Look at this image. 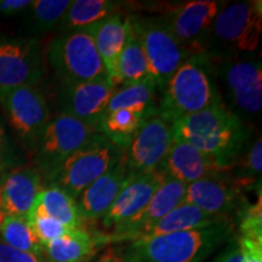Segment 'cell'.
Segmentation results:
<instances>
[{"label": "cell", "mask_w": 262, "mask_h": 262, "mask_svg": "<svg viewBox=\"0 0 262 262\" xmlns=\"http://www.w3.org/2000/svg\"><path fill=\"white\" fill-rule=\"evenodd\" d=\"M171 127L173 139L189 143L229 169L250 139L248 124L221 97L201 112L173 122Z\"/></svg>", "instance_id": "obj_1"}, {"label": "cell", "mask_w": 262, "mask_h": 262, "mask_svg": "<svg viewBox=\"0 0 262 262\" xmlns=\"http://www.w3.org/2000/svg\"><path fill=\"white\" fill-rule=\"evenodd\" d=\"M233 228L228 221L131 242L125 262H203L229 241Z\"/></svg>", "instance_id": "obj_2"}, {"label": "cell", "mask_w": 262, "mask_h": 262, "mask_svg": "<svg viewBox=\"0 0 262 262\" xmlns=\"http://www.w3.org/2000/svg\"><path fill=\"white\" fill-rule=\"evenodd\" d=\"M220 97L209 57L192 55L164 85L157 116L172 124L205 110Z\"/></svg>", "instance_id": "obj_3"}, {"label": "cell", "mask_w": 262, "mask_h": 262, "mask_svg": "<svg viewBox=\"0 0 262 262\" xmlns=\"http://www.w3.org/2000/svg\"><path fill=\"white\" fill-rule=\"evenodd\" d=\"M261 32L260 0L227 4L212 22L203 54L209 58H247L260 45Z\"/></svg>", "instance_id": "obj_4"}, {"label": "cell", "mask_w": 262, "mask_h": 262, "mask_svg": "<svg viewBox=\"0 0 262 262\" xmlns=\"http://www.w3.org/2000/svg\"><path fill=\"white\" fill-rule=\"evenodd\" d=\"M124 152L96 134L86 145L68 157L44 182L68 193L77 201L88 186L123 158Z\"/></svg>", "instance_id": "obj_5"}, {"label": "cell", "mask_w": 262, "mask_h": 262, "mask_svg": "<svg viewBox=\"0 0 262 262\" xmlns=\"http://www.w3.org/2000/svg\"><path fill=\"white\" fill-rule=\"evenodd\" d=\"M47 58L63 88L107 75L93 38L84 29L61 33L52 39Z\"/></svg>", "instance_id": "obj_6"}, {"label": "cell", "mask_w": 262, "mask_h": 262, "mask_svg": "<svg viewBox=\"0 0 262 262\" xmlns=\"http://www.w3.org/2000/svg\"><path fill=\"white\" fill-rule=\"evenodd\" d=\"M227 96L226 106L237 116L256 117L262 108V68L256 58H209Z\"/></svg>", "instance_id": "obj_7"}, {"label": "cell", "mask_w": 262, "mask_h": 262, "mask_svg": "<svg viewBox=\"0 0 262 262\" xmlns=\"http://www.w3.org/2000/svg\"><path fill=\"white\" fill-rule=\"evenodd\" d=\"M0 108L19 142L34 150L51 119L50 108L41 91L29 85L0 88Z\"/></svg>", "instance_id": "obj_8"}, {"label": "cell", "mask_w": 262, "mask_h": 262, "mask_svg": "<svg viewBox=\"0 0 262 262\" xmlns=\"http://www.w3.org/2000/svg\"><path fill=\"white\" fill-rule=\"evenodd\" d=\"M131 26L139 37L148 66L149 75L162 90L170 77L189 56L159 17H133Z\"/></svg>", "instance_id": "obj_9"}, {"label": "cell", "mask_w": 262, "mask_h": 262, "mask_svg": "<svg viewBox=\"0 0 262 262\" xmlns=\"http://www.w3.org/2000/svg\"><path fill=\"white\" fill-rule=\"evenodd\" d=\"M96 134L93 127L64 112L50 119L35 146L33 158L42 181Z\"/></svg>", "instance_id": "obj_10"}, {"label": "cell", "mask_w": 262, "mask_h": 262, "mask_svg": "<svg viewBox=\"0 0 262 262\" xmlns=\"http://www.w3.org/2000/svg\"><path fill=\"white\" fill-rule=\"evenodd\" d=\"M227 4L221 0L182 3L159 18L189 55L203 54V45L212 22Z\"/></svg>", "instance_id": "obj_11"}, {"label": "cell", "mask_w": 262, "mask_h": 262, "mask_svg": "<svg viewBox=\"0 0 262 262\" xmlns=\"http://www.w3.org/2000/svg\"><path fill=\"white\" fill-rule=\"evenodd\" d=\"M42 73L44 61L37 38L0 39V88L37 86Z\"/></svg>", "instance_id": "obj_12"}, {"label": "cell", "mask_w": 262, "mask_h": 262, "mask_svg": "<svg viewBox=\"0 0 262 262\" xmlns=\"http://www.w3.org/2000/svg\"><path fill=\"white\" fill-rule=\"evenodd\" d=\"M172 141L171 124L157 114L147 118L124 150L127 172L155 171L168 155Z\"/></svg>", "instance_id": "obj_13"}, {"label": "cell", "mask_w": 262, "mask_h": 262, "mask_svg": "<svg viewBox=\"0 0 262 262\" xmlns=\"http://www.w3.org/2000/svg\"><path fill=\"white\" fill-rule=\"evenodd\" d=\"M163 179L164 173L159 169L150 172L127 173L113 204L102 216L104 227L114 231L135 217L148 204Z\"/></svg>", "instance_id": "obj_14"}, {"label": "cell", "mask_w": 262, "mask_h": 262, "mask_svg": "<svg viewBox=\"0 0 262 262\" xmlns=\"http://www.w3.org/2000/svg\"><path fill=\"white\" fill-rule=\"evenodd\" d=\"M186 186L187 185L185 183L164 175L162 183L150 198L148 204L145 206V209L139 212L135 217L127 221L125 225L114 229L111 234H102L103 244L122 241L133 242L141 232L155 225L163 216H165L176 206L182 204Z\"/></svg>", "instance_id": "obj_15"}, {"label": "cell", "mask_w": 262, "mask_h": 262, "mask_svg": "<svg viewBox=\"0 0 262 262\" xmlns=\"http://www.w3.org/2000/svg\"><path fill=\"white\" fill-rule=\"evenodd\" d=\"M116 90L117 85L108 75L66 86L62 91V112L96 130Z\"/></svg>", "instance_id": "obj_16"}, {"label": "cell", "mask_w": 262, "mask_h": 262, "mask_svg": "<svg viewBox=\"0 0 262 262\" xmlns=\"http://www.w3.org/2000/svg\"><path fill=\"white\" fill-rule=\"evenodd\" d=\"M158 169L164 175L185 185L205 178L227 175L231 170L189 143L176 139Z\"/></svg>", "instance_id": "obj_17"}, {"label": "cell", "mask_w": 262, "mask_h": 262, "mask_svg": "<svg viewBox=\"0 0 262 262\" xmlns=\"http://www.w3.org/2000/svg\"><path fill=\"white\" fill-rule=\"evenodd\" d=\"M40 172L31 166H18L5 173L0 183V210L4 216L26 217L44 189Z\"/></svg>", "instance_id": "obj_18"}, {"label": "cell", "mask_w": 262, "mask_h": 262, "mask_svg": "<svg viewBox=\"0 0 262 262\" xmlns=\"http://www.w3.org/2000/svg\"><path fill=\"white\" fill-rule=\"evenodd\" d=\"M242 191L227 175L212 176L186 186L183 203L196 206L210 215L226 217L238 208Z\"/></svg>", "instance_id": "obj_19"}, {"label": "cell", "mask_w": 262, "mask_h": 262, "mask_svg": "<svg viewBox=\"0 0 262 262\" xmlns=\"http://www.w3.org/2000/svg\"><path fill=\"white\" fill-rule=\"evenodd\" d=\"M127 169L123 158L103 175L88 186L77 199L81 221H93L102 217L113 204L123 183L127 178Z\"/></svg>", "instance_id": "obj_20"}, {"label": "cell", "mask_w": 262, "mask_h": 262, "mask_svg": "<svg viewBox=\"0 0 262 262\" xmlns=\"http://www.w3.org/2000/svg\"><path fill=\"white\" fill-rule=\"evenodd\" d=\"M126 28L127 17H124L118 12L84 28V31L93 38L107 75L117 86L119 85L118 62L125 44Z\"/></svg>", "instance_id": "obj_21"}, {"label": "cell", "mask_w": 262, "mask_h": 262, "mask_svg": "<svg viewBox=\"0 0 262 262\" xmlns=\"http://www.w3.org/2000/svg\"><path fill=\"white\" fill-rule=\"evenodd\" d=\"M224 221H227L226 217L210 215L208 212L201 210L199 208H196V206L187 204V203H182V204H180L175 209H172L171 211L168 212L165 216H163L155 225H152L143 232H141L134 241L155 238L159 237V235L175 233V232L202 228L206 227V226L220 224V222Z\"/></svg>", "instance_id": "obj_22"}, {"label": "cell", "mask_w": 262, "mask_h": 262, "mask_svg": "<svg viewBox=\"0 0 262 262\" xmlns=\"http://www.w3.org/2000/svg\"><path fill=\"white\" fill-rule=\"evenodd\" d=\"M100 245H103L101 235H94L84 228L71 229L44 245V258L48 262H84Z\"/></svg>", "instance_id": "obj_23"}, {"label": "cell", "mask_w": 262, "mask_h": 262, "mask_svg": "<svg viewBox=\"0 0 262 262\" xmlns=\"http://www.w3.org/2000/svg\"><path fill=\"white\" fill-rule=\"evenodd\" d=\"M152 116L133 110H118L104 113L96 131L118 149L125 150L147 118Z\"/></svg>", "instance_id": "obj_24"}, {"label": "cell", "mask_w": 262, "mask_h": 262, "mask_svg": "<svg viewBox=\"0 0 262 262\" xmlns=\"http://www.w3.org/2000/svg\"><path fill=\"white\" fill-rule=\"evenodd\" d=\"M32 209L50 216L70 229L81 228L83 221H81L77 201L72 198L68 193L55 186L44 187L38 194Z\"/></svg>", "instance_id": "obj_25"}, {"label": "cell", "mask_w": 262, "mask_h": 262, "mask_svg": "<svg viewBox=\"0 0 262 262\" xmlns=\"http://www.w3.org/2000/svg\"><path fill=\"white\" fill-rule=\"evenodd\" d=\"M118 8L119 5L111 0H74L66 10L57 28L61 33L80 31L117 14Z\"/></svg>", "instance_id": "obj_26"}, {"label": "cell", "mask_w": 262, "mask_h": 262, "mask_svg": "<svg viewBox=\"0 0 262 262\" xmlns=\"http://www.w3.org/2000/svg\"><path fill=\"white\" fill-rule=\"evenodd\" d=\"M157 91L158 88L152 77L135 84L124 85L117 89L111 98L106 113L118 110H133L149 116L157 114Z\"/></svg>", "instance_id": "obj_27"}, {"label": "cell", "mask_w": 262, "mask_h": 262, "mask_svg": "<svg viewBox=\"0 0 262 262\" xmlns=\"http://www.w3.org/2000/svg\"><path fill=\"white\" fill-rule=\"evenodd\" d=\"M149 77L148 66L139 37L131 26L127 16V28L125 44L118 62V78L119 84L129 85L145 80Z\"/></svg>", "instance_id": "obj_28"}, {"label": "cell", "mask_w": 262, "mask_h": 262, "mask_svg": "<svg viewBox=\"0 0 262 262\" xmlns=\"http://www.w3.org/2000/svg\"><path fill=\"white\" fill-rule=\"evenodd\" d=\"M71 2L68 0H34L24 12V27L27 37L42 34L56 28Z\"/></svg>", "instance_id": "obj_29"}, {"label": "cell", "mask_w": 262, "mask_h": 262, "mask_svg": "<svg viewBox=\"0 0 262 262\" xmlns=\"http://www.w3.org/2000/svg\"><path fill=\"white\" fill-rule=\"evenodd\" d=\"M0 237L11 248L44 257V245L33 232L26 217L4 216L0 225Z\"/></svg>", "instance_id": "obj_30"}, {"label": "cell", "mask_w": 262, "mask_h": 262, "mask_svg": "<svg viewBox=\"0 0 262 262\" xmlns=\"http://www.w3.org/2000/svg\"><path fill=\"white\" fill-rule=\"evenodd\" d=\"M26 220L42 245L49 244L71 231L55 219L33 209H31V211L26 216Z\"/></svg>", "instance_id": "obj_31"}, {"label": "cell", "mask_w": 262, "mask_h": 262, "mask_svg": "<svg viewBox=\"0 0 262 262\" xmlns=\"http://www.w3.org/2000/svg\"><path fill=\"white\" fill-rule=\"evenodd\" d=\"M239 231L241 237L262 243V198L254 204L243 202L239 206Z\"/></svg>", "instance_id": "obj_32"}, {"label": "cell", "mask_w": 262, "mask_h": 262, "mask_svg": "<svg viewBox=\"0 0 262 262\" xmlns=\"http://www.w3.org/2000/svg\"><path fill=\"white\" fill-rule=\"evenodd\" d=\"M18 166H22V164L19 162L17 146L10 136L4 120L0 118V170L6 172Z\"/></svg>", "instance_id": "obj_33"}, {"label": "cell", "mask_w": 262, "mask_h": 262, "mask_svg": "<svg viewBox=\"0 0 262 262\" xmlns=\"http://www.w3.org/2000/svg\"><path fill=\"white\" fill-rule=\"evenodd\" d=\"M0 262H48L42 256L17 250L0 239Z\"/></svg>", "instance_id": "obj_34"}, {"label": "cell", "mask_w": 262, "mask_h": 262, "mask_svg": "<svg viewBox=\"0 0 262 262\" xmlns=\"http://www.w3.org/2000/svg\"><path fill=\"white\" fill-rule=\"evenodd\" d=\"M237 242L243 262H262V243L244 237Z\"/></svg>", "instance_id": "obj_35"}, {"label": "cell", "mask_w": 262, "mask_h": 262, "mask_svg": "<svg viewBox=\"0 0 262 262\" xmlns=\"http://www.w3.org/2000/svg\"><path fill=\"white\" fill-rule=\"evenodd\" d=\"M31 0H0V17L10 18L24 14Z\"/></svg>", "instance_id": "obj_36"}, {"label": "cell", "mask_w": 262, "mask_h": 262, "mask_svg": "<svg viewBox=\"0 0 262 262\" xmlns=\"http://www.w3.org/2000/svg\"><path fill=\"white\" fill-rule=\"evenodd\" d=\"M214 262H243L242 260V254L239 250L238 242H232L231 244L226 248V250L216 257Z\"/></svg>", "instance_id": "obj_37"}, {"label": "cell", "mask_w": 262, "mask_h": 262, "mask_svg": "<svg viewBox=\"0 0 262 262\" xmlns=\"http://www.w3.org/2000/svg\"><path fill=\"white\" fill-rule=\"evenodd\" d=\"M96 262H125L122 255L117 254L116 251L108 250L103 256H101Z\"/></svg>", "instance_id": "obj_38"}, {"label": "cell", "mask_w": 262, "mask_h": 262, "mask_svg": "<svg viewBox=\"0 0 262 262\" xmlns=\"http://www.w3.org/2000/svg\"><path fill=\"white\" fill-rule=\"evenodd\" d=\"M8 172V171H6ZM5 171H3V170H0V183H2V181H3V179H4V176H5V173H6Z\"/></svg>", "instance_id": "obj_39"}, {"label": "cell", "mask_w": 262, "mask_h": 262, "mask_svg": "<svg viewBox=\"0 0 262 262\" xmlns=\"http://www.w3.org/2000/svg\"><path fill=\"white\" fill-rule=\"evenodd\" d=\"M3 219H4V214H3L2 210H0V225H2V222H3Z\"/></svg>", "instance_id": "obj_40"}]
</instances>
